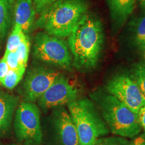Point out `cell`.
<instances>
[{"label":"cell","mask_w":145,"mask_h":145,"mask_svg":"<svg viewBox=\"0 0 145 145\" xmlns=\"http://www.w3.org/2000/svg\"><path fill=\"white\" fill-rule=\"evenodd\" d=\"M69 36L74 67L81 71L95 68L104 41V28L100 20L87 12Z\"/></svg>","instance_id":"obj_1"},{"label":"cell","mask_w":145,"mask_h":145,"mask_svg":"<svg viewBox=\"0 0 145 145\" xmlns=\"http://www.w3.org/2000/svg\"><path fill=\"white\" fill-rule=\"evenodd\" d=\"M86 0H57L40 14L36 26L49 35L67 37L88 12Z\"/></svg>","instance_id":"obj_2"},{"label":"cell","mask_w":145,"mask_h":145,"mask_svg":"<svg viewBox=\"0 0 145 145\" xmlns=\"http://www.w3.org/2000/svg\"><path fill=\"white\" fill-rule=\"evenodd\" d=\"M91 97L98 104L101 116L112 134L126 138H133L140 133L142 128L138 114L116 97L101 92L93 94Z\"/></svg>","instance_id":"obj_3"},{"label":"cell","mask_w":145,"mask_h":145,"mask_svg":"<svg viewBox=\"0 0 145 145\" xmlns=\"http://www.w3.org/2000/svg\"><path fill=\"white\" fill-rule=\"evenodd\" d=\"M67 106L77 130L79 145H93L109 133L108 126L90 99H76Z\"/></svg>","instance_id":"obj_4"},{"label":"cell","mask_w":145,"mask_h":145,"mask_svg":"<svg viewBox=\"0 0 145 145\" xmlns=\"http://www.w3.org/2000/svg\"><path fill=\"white\" fill-rule=\"evenodd\" d=\"M34 56L39 61L63 69H70L72 63L67 43L59 38L43 32L35 36Z\"/></svg>","instance_id":"obj_5"},{"label":"cell","mask_w":145,"mask_h":145,"mask_svg":"<svg viewBox=\"0 0 145 145\" xmlns=\"http://www.w3.org/2000/svg\"><path fill=\"white\" fill-rule=\"evenodd\" d=\"M16 137L20 140L39 144L42 139L40 112L34 103L23 102L16 110L14 121Z\"/></svg>","instance_id":"obj_6"},{"label":"cell","mask_w":145,"mask_h":145,"mask_svg":"<svg viewBox=\"0 0 145 145\" xmlns=\"http://www.w3.org/2000/svg\"><path fill=\"white\" fill-rule=\"evenodd\" d=\"M106 91L138 114L145 106V97L131 75L119 74L112 77L107 83Z\"/></svg>","instance_id":"obj_7"},{"label":"cell","mask_w":145,"mask_h":145,"mask_svg":"<svg viewBox=\"0 0 145 145\" xmlns=\"http://www.w3.org/2000/svg\"><path fill=\"white\" fill-rule=\"evenodd\" d=\"M78 93L77 87L67 77L59 75L39 99V104L46 110L57 108L77 99Z\"/></svg>","instance_id":"obj_8"},{"label":"cell","mask_w":145,"mask_h":145,"mask_svg":"<svg viewBox=\"0 0 145 145\" xmlns=\"http://www.w3.org/2000/svg\"><path fill=\"white\" fill-rule=\"evenodd\" d=\"M59 75L57 71L42 67L32 69L24 83V95L27 102L39 100Z\"/></svg>","instance_id":"obj_9"},{"label":"cell","mask_w":145,"mask_h":145,"mask_svg":"<svg viewBox=\"0 0 145 145\" xmlns=\"http://www.w3.org/2000/svg\"><path fill=\"white\" fill-rule=\"evenodd\" d=\"M52 124L59 145H79L77 130L65 108H60L54 112Z\"/></svg>","instance_id":"obj_10"},{"label":"cell","mask_w":145,"mask_h":145,"mask_svg":"<svg viewBox=\"0 0 145 145\" xmlns=\"http://www.w3.org/2000/svg\"><path fill=\"white\" fill-rule=\"evenodd\" d=\"M14 24L21 28L24 33L30 30L35 18V8L32 0H16L14 4Z\"/></svg>","instance_id":"obj_11"},{"label":"cell","mask_w":145,"mask_h":145,"mask_svg":"<svg viewBox=\"0 0 145 145\" xmlns=\"http://www.w3.org/2000/svg\"><path fill=\"white\" fill-rule=\"evenodd\" d=\"M18 99L8 93H0V132L10 128Z\"/></svg>","instance_id":"obj_12"},{"label":"cell","mask_w":145,"mask_h":145,"mask_svg":"<svg viewBox=\"0 0 145 145\" xmlns=\"http://www.w3.org/2000/svg\"><path fill=\"white\" fill-rule=\"evenodd\" d=\"M136 0H107L114 21L124 23L135 9Z\"/></svg>","instance_id":"obj_13"},{"label":"cell","mask_w":145,"mask_h":145,"mask_svg":"<svg viewBox=\"0 0 145 145\" xmlns=\"http://www.w3.org/2000/svg\"><path fill=\"white\" fill-rule=\"evenodd\" d=\"M14 0H0V40L10 28L14 8Z\"/></svg>","instance_id":"obj_14"},{"label":"cell","mask_w":145,"mask_h":145,"mask_svg":"<svg viewBox=\"0 0 145 145\" xmlns=\"http://www.w3.org/2000/svg\"><path fill=\"white\" fill-rule=\"evenodd\" d=\"M26 36V34L24 33L19 26L14 24L13 30L11 32L10 35L9 36L8 41H7L5 52L16 51L20 43L25 39Z\"/></svg>","instance_id":"obj_15"},{"label":"cell","mask_w":145,"mask_h":145,"mask_svg":"<svg viewBox=\"0 0 145 145\" xmlns=\"http://www.w3.org/2000/svg\"><path fill=\"white\" fill-rule=\"evenodd\" d=\"M25 70H26L25 68H20L16 70L10 69L1 83L5 88L12 89L22 79Z\"/></svg>","instance_id":"obj_16"},{"label":"cell","mask_w":145,"mask_h":145,"mask_svg":"<svg viewBox=\"0 0 145 145\" xmlns=\"http://www.w3.org/2000/svg\"><path fill=\"white\" fill-rule=\"evenodd\" d=\"M30 49V42L28 36L25 38V39L22 42L19 46L16 49V52L17 54L18 60L20 67L24 68L26 67L27 62H28L29 53Z\"/></svg>","instance_id":"obj_17"},{"label":"cell","mask_w":145,"mask_h":145,"mask_svg":"<svg viewBox=\"0 0 145 145\" xmlns=\"http://www.w3.org/2000/svg\"><path fill=\"white\" fill-rule=\"evenodd\" d=\"M135 40L138 46L145 48V14L137 21L135 29Z\"/></svg>","instance_id":"obj_18"},{"label":"cell","mask_w":145,"mask_h":145,"mask_svg":"<svg viewBox=\"0 0 145 145\" xmlns=\"http://www.w3.org/2000/svg\"><path fill=\"white\" fill-rule=\"evenodd\" d=\"M140 89L145 97V64L136 65L131 75Z\"/></svg>","instance_id":"obj_19"},{"label":"cell","mask_w":145,"mask_h":145,"mask_svg":"<svg viewBox=\"0 0 145 145\" xmlns=\"http://www.w3.org/2000/svg\"><path fill=\"white\" fill-rule=\"evenodd\" d=\"M128 140L121 137H101L93 145H126Z\"/></svg>","instance_id":"obj_20"},{"label":"cell","mask_w":145,"mask_h":145,"mask_svg":"<svg viewBox=\"0 0 145 145\" xmlns=\"http://www.w3.org/2000/svg\"><path fill=\"white\" fill-rule=\"evenodd\" d=\"M3 57L6 61L10 69L16 70L18 69L24 68L22 67H20V65L19 60H18V55L16 54V51L5 52V54Z\"/></svg>","instance_id":"obj_21"},{"label":"cell","mask_w":145,"mask_h":145,"mask_svg":"<svg viewBox=\"0 0 145 145\" xmlns=\"http://www.w3.org/2000/svg\"><path fill=\"white\" fill-rule=\"evenodd\" d=\"M56 1L57 0H33L36 12L38 14H41Z\"/></svg>","instance_id":"obj_22"},{"label":"cell","mask_w":145,"mask_h":145,"mask_svg":"<svg viewBox=\"0 0 145 145\" xmlns=\"http://www.w3.org/2000/svg\"><path fill=\"white\" fill-rule=\"evenodd\" d=\"M9 70H10V68H9L8 63L3 57L0 61V83L2 82L3 79L8 74Z\"/></svg>","instance_id":"obj_23"},{"label":"cell","mask_w":145,"mask_h":145,"mask_svg":"<svg viewBox=\"0 0 145 145\" xmlns=\"http://www.w3.org/2000/svg\"><path fill=\"white\" fill-rule=\"evenodd\" d=\"M126 145H145V133L138 135L132 140H128Z\"/></svg>","instance_id":"obj_24"},{"label":"cell","mask_w":145,"mask_h":145,"mask_svg":"<svg viewBox=\"0 0 145 145\" xmlns=\"http://www.w3.org/2000/svg\"><path fill=\"white\" fill-rule=\"evenodd\" d=\"M138 120L140 122L141 128H143L145 131V106L142 107L138 112Z\"/></svg>","instance_id":"obj_25"},{"label":"cell","mask_w":145,"mask_h":145,"mask_svg":"<svg viewBox=\"0 0 145 145\" xmlns=\"http://www.w3.org/2000/svg\"><path fill=\"white\" fill-rule=\"evenodd\" d=\"M141 7L143 8H145V0H138Z\"/></svg>","instance_id":"obj_26"},{"label":"cell","mask_w":145,"mask_h":145,"mask_svg":"<svg viewBox=\"0 0 145 145\" xmlns=\"http://www.w3.org/2000/svg\"><path fill=\"white\" fill-rule=\"evenodd\" d=\"M28 145H37V144H35V143H32V142H28Z\"/></svg>","instance_id":"obj_27"},{"label":"cell","mask_w":145,"mask_h":145,"mask_svg":"<svg viewBox=\"0 0 145 145\" xmlns=\"http://www.w3.org/2000/svg\"><path fill=\"white\" fill-rule=\"evenodd\" d=\"M144 61H145V48L144 49Z\"/></svg>","instance_id":"obj_28"},{"label":"cell","mask_w":145,"mask_h":145,"mask_svg":"<svg viewBox=\"0 0 145 145\" xmlns=\"http://www.w3.org/2000/svg\"><path fill=\"white\" fill-rule=\"evenodd\" d=\"M9 145H16V144H9Z\"/></svg>","instance_id":"obj_29"}]
</instances>
